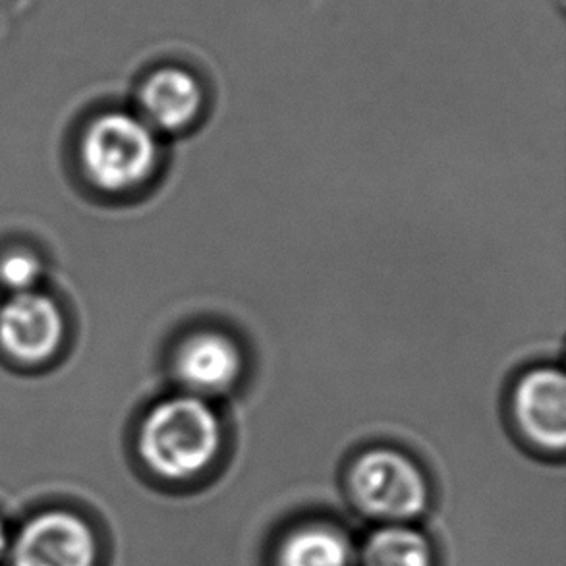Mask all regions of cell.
<instances>
[{"label": "cell", "mask_w": 566, "mask_h": 566, "mask_svg": "<svg viewBox=\"0 0 566 566\" xmlns=\"http://www.w3.org/2000/svg\"><path fill=\"white\" fill-rule=\"evenodd\" d=\"M354 505L382 524H410L429 506L428 475L406 452L371 447L360 452L346 474Z\"/></svg>", "instance_id": "3957f363"}, {"label": "cell", "mask_w": 566, "mask_h": 566, "mask_svg": "<svg viewBox=\"0 0 566 566\" xmlns=\"http://www.w3.org/2000/svg\"><path fill=\"white\" fill-rule=\"evenodd\" d=\"M433 547L410 524H382L361 549L364 566H433Z\"/></svg>", "instance_id": "30bf717a"}, {"label": "cell", "mask_w": 566, "mask_h": 566, "mask_svg": "<svg viewBox=\"0 0 566 566\" xmlns=\"http://www.w3.org/2000/svg\"><path fill=\"white\" fill-rule=\"evenodd\" d=\"M8 555L12 566H95L99 549L82 516L46 511L23 524Z\"/></svg>", "instance_id": "8992f818"}, {"label": "cell", "mask_w": 566, "mask_h": 566, "mask_svg": "<svg viewBox=\"0 0 566 566\" xmlns=\"http://www.w3.org/2000/svg\"><path fill=\"white\" fill-rule=\"evenodd\" d=\"M62 335L61 310L45 294H12L0 307V346L15 360H46L56 353Z\"/></svg>", "instance_id": "52a82bcc"}, {"label": "cell", "mask_w": 566, "mask_h": 566, "mask_svg": "<svg viewBox=\"0 0 566 566\" xmlns=\"http://www.w3.org/2000/svg\"><path fill=\"white\" fill-rule=\"evenodd\" d=\"M353 547L338 530L307 524L284 537L276 566H353Z\"/></svg>", "instance_id": "9c48e42d"}, {"label": "cell", "mask_w": 566, "mask_h": 566, "mask_svg": "<svg viewBox=\"0 0 566 566\" xmlns=\"http://www.w3.org/2000/svg\"><path fill=\"white\" fill-rule=\"evenodd\" d=\"M39 275H41V263L31 253H8L0 260V283L14 294L33 291Z\"/></svg>", "instance_id": "8fae6325"}, {"label": "cell", "mask_w": 566, "mask_h": 566, "mask_svg": "<svg viewBox=\"0 0 566 566\" xmlns=\"http://www.w3.org/2000/svg\"><path fill=\"white\" fill-rule=\"evenodd\" d=\"M224 437L211 400L177 392L151 406L142 421L139 459L165 482H191L221 459Z\"/></svg>", "instance_id": "6da1fadb"}, {"label": "cell", "mask_w": 566, "mask_h": 566, "mask_svg": "<svg viewBox=\"0 0 566 566\" xmlns=\"http://www.w3.org/2000/svg\"><path fill=\"white\" fill-rule=\"evenodd\" d=\"M142 118L157 134H182L196 126L206 108V92L198 77L169 66L147 77L139 92Z\"/></svg>", "instance_id": "ba28073f"}, {"label": "cell", "mask_w": 566, "mask_h": 566, "mask_svg": "<svg viewBox=\"0 0 566 566\" xmlns=\"http://www.w3.org/2000/svg\"><path fill=\"white\" fill-rule=\"evenodd\" d=\"M170 366L182 392L213 400L240 385L245 356L240 343L227 331L201 327L182 337Z\"/></svg>", "instance_id": "277c9868"}, {"label": "cell", "mask_w": 566, "mask_h": 566, "mask_svg": "<svg viewBox=\"0 0 566 566\" xmlns=\"http://www.w3.org/2000/svg\"><path fill=\"white\" fill-rule=\"evenodd\" d=\"M8 552H10V536H8L7 526L0 521V563L7 559Z\"/></svg>", "instance_id": "7c38bea8"}, {"label": "cell", "mask_w": 566, "mask_h": 566, "mask_svg": "<svg viewBox=\"0 0 566 566\" xmlns=\"http://www.w3.org/2000/svg\"><path fill=\"white\" fill-rule=\"evenodd\" d=\"M82 159L87 177L101 190H136L159 167L161 142L142 116L107 113L85 132Z\"/></svg>", "instance_id": "7a4b0ae2"}, {"label": "cell", "mask_w": 566, "mask_h": 566, "mask_svg": "<svg viewBox=\"0 0 566 566\" xmlns=\"http://www.w3.org/2000/svg\"><path fill=\"white\" fill-rule=\"evenodd\" d=\"M518 436L545 454H563L566 447V381L563 369L534 366L522 374L509 397Z\"/></svg>", "instance_id": "5b68a950"}]
</instances>
